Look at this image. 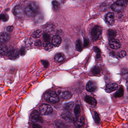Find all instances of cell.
Returning a JSON list of instances; mask_svg holds the SVG:
<instances>
[{
  "label": "cell",
  "mask_w": 128,
  "mask_h": 128,
  "mask_svg": "<svg viewBox=\"0 0 128 128\" xmlns=\"http://www.w3.org/2000/svg\"><path fill=\"white\" fill-rule=\"evenodd\" d=\"M45 99L47 102L51 103H56L60 100L58 95L54 91H50L47 92L44 96Z\"/></svg>",
  "instance_id": "cell-3"
},
{
  "label": "cell",
  "mask_w": 128,
  "mask_h": 128,
  "mask_svg": "<svg viewBox=\"0 0 128 128\" xmlns=\"http://www.w3.org/2000/svg\"><path fill=\"white\" fill-rule=\"evenodd\" d=\"M124 92V90L123 88L122 87H120L118 90L114 94V96L116 98L122 97L123 96Z\"/></svg>",
  "instance_id": "cell-24"
},
{
  "label": "cell",
  "mask_w": 128,
  "mask_h": 128,
  "mask_svg": "<svg viewBox=\"0 0 128 128\" xmlns=\"http://www.w3.org/2000/svg\"><path fill=\"white\" fill-rule=\"evenodd\" d=\"M8 53V48L6 44H0V54L5 55Z\"/></svg>",
  "instance_id": "cell-18"
},
{
  "label": "cell",
  "mask_w": 128,
  "mask_h": 128,
  "mask_svg": "<svg viewBox=\"0 0 128 128\" xmlns=\"http://www.w3.org/2000/svg\"><path fill=\"white\" fill-rule=\"evenodd\" d=\"M76 48L78 52H80L82 50V45L81 42L79 40H77L76 44Z\"/></svg>",
  "instance_id": "cell-28"
},
{
  "label": "cell",
  "mask_w": 128,
  "mask_h": 128,
  "mask_svg": "<svg viewBox=\"0 0 128 128\" xmlns=\"http://www.w3.org/2000/svg\"><path fill=\"white\" fill-rule=\"evenodd\" d=\"M62 42V39L58 35H55L53 36L52 39V43L53 45L55 47H58L60 45Z\"/></svg>",
  "instance_id": "cell-13"
},
{
  "label": "cell",
  "mask_w": 128,
  "mask_h": 128,
  "mask_svg": "<svg viewBox=\"0 0 128 128\" xmlns=\"http://www.w3.org/2000/svg\"><path fill=\"white\" fill-rule=\"evenodd\" d=\"M127 6L126 2L125 0H120L114 2L112 4L111 8L114 12H120L124 10Z\"/></svg>",
  "instance_id": "cell-2"
},
{
  "label": "cell",
  "mask_w": 128,
  "mask_h": 128,
  "mask_svg": "<svg viewBox=\"0 0 128 128\" xmlns=\"http://www.w3.org/2000/svg\"><path fill=\"white\" fill-rule=\"evenodd\" d=\"M62 117L68 122H72L74 120V117L72 114L68 112L63 113L62 114Z\"/></svg>",
  "instance_id": "cell-16"
},
{
  "label": "cell",
  "mask_w": 128,
  "mask_h": 128,
  "mask_svg": "<svg viewBox=\"0 0 128 128\" xmlns=\"http://www.w3.org/2000/svg\"><path fill=\"white\" fill-rule=\"evenodd\" d=\"M101 72V68L98 66H96L92 70V72L94 75H98Z\"/></svg>",
  "instance_id": "cell-27"
},
{
  "label": "cell",
  "mask_w": 128,
  "mask_h": 128,
  "mask_svg": "<svg viewBox=\"0 0 128 128\" xmlns=\"http://www.w3.org/2000/svg\"><path fill=\"white\" fill-rule=\"evenodd\" d=\"M10 36L6 32L0 33V42H7L9 40Z\"/></svg>",
  "instance_id": "cell-17"
},
{
  "label": "cell",
  "mask_w": 128,
  "mask_h": 128,
  "mask_svg": "<svg viewBox=\"0 0 128 128\" xmlns=\"http://www.w3.org/2000/svg\"><path fill=\"white\" fill-rule=\"evenodd\" d=\"M89 44V42L87 39L84 40V45L85 47H87L88 46Z\"/></svg>",
  "instance_id": "cell-41"
},
{
  "label": "cell",
  "mask_w": 128,
  "mask_h": 128,
  "mask_svg": "<svg viewBox=\"0 0 128 128\" xmlns=\"http://www.w3.org/2000/svg\"><path fill=\"white\" fill-rule=\"evenodd\" d=\"M26 51L25 48L24 47H22L20 49L19 51V54L22 55V56H24L26 54Z\"/></svg>",
  "instance_id": "cell-35"
},
{
  "label": "cell",
  "mask_w": 128,
  "mask_h": 128,
  "mask_svg": "<svg viewBox=\"0 0 128 128\" xmlns=\"http://www.w3.org/2000/svg\"></svg>",
  "instance_id": "cell-42"
},
{
  "label": "cell",
  "mask_w": 128,
  "mask_h": 128,
  "mask_svg": "<svg viewBox=\"0 0 128 128\" xmlns=\"http://www.w3.org/2000/svg\"><path fill=\"white\" fill-rule=\"evenodd\" d=\"M66 59V56L62 53H60L56 54L55 55L54 59L58 62H61L64 61Z\"/></svg>",
  "instance_id": "cell-20"
},
{
  "label": "cell",
  "mask_w": 128,
  "mask_h": 128,
  "mask_svg": "<svg viewBox=\"0 0 128 128\" xmlns=\"http://www.w3.org/2000/svg\"><path fill=\"white\" fill-rule=\"evenodd\" d=\"M116 35V32L114 30H109L108 31V36L111 39H114Z\"/></svg>",
  "instance_id": "cell-25"
},
{
  "label": "cell",
  "mask_w": 128,
  "mask_h": 128,
  "mask_svg": "<svg viewBox=\"0 0 128 128\" xmlns=\"http://www.w3.org/2000/svg\"><path fill=\"white\" fill-rule=\"evenodd\" d=\"M58 93L60 97L63 100H68L71 98L72 96V94L69 91H59Z\"/></svg>",
  "instance_id": "cell-7"
},
{
  "label": "cell",
  "mask_w": 128,
  "mask_h": 128,
  "mask_svg": "<svg viewBox=\"0 0 128 128\" xmlns=\"http://www.w3.org/2000/svg\"><path fill=\"white\" fill-rule=\"evenodd\" d=\"M91 36L93 40L96 41L100 38L102 34V28L99 26H96L92 29Z\"/></svg>",
  "instance_id": "cell-4"
},
{
  "label": "cell",
  "mask_w": 128,
  "mask_h": 128,
  "mask_svg": "<svg viewBox=\"0 0 128 128\" xmlns=\"http://www.w3.org/2000/svg\"><path fill=\"white\" fill-rule=\"evenodd\" d=\"M120 55L121 57H124L126 55V52L125 51H122L120 53Z\"/></svg>",
  "instance_id": "cell-40"
},
{
  "label": "cell",
  "mask_w": 128,
  "mask_h": 128,
  "mask_svg": "<svg viewBox=\"0 0 128 128\" xmlns=\"http://www.w3.org/2000/svg\"><path fill=\"white\" fill-rule=\"evenodd\" d=\"M94 120L96 124H99L100 122V119L99 115L96 112H95L94 113Z\"/></svg>",
  "instance_id": "cell-30"
},
{
  "label": "cell",
  "mask_w": 128,
  "mask_h": 128,
  "mask_svg": "<svg viewBox=\"0 0 128 128\" xmlns=\"http://www.w3.org/2000/svg\"><path fill=\"white\" fill-rule=\"evenodd\" d=\"M106 21L108 24L111 25L114 23V15L113 13H108L105 17Z\"/></svg>",
  "instance_id": "cell-14"
},
{
  "label": "cell",
  "mask_w": 128,
  "mask_h": 128,
  "mask_svg": "<svg viewBox=\"0 0 128 128\" xmlns=\"http://www.w3.org/2000/svg\"><path fill=\"white\" fill-rule=\"evenodd\" d=\"M94 50L96 53V56L97 58H99L101 56V51L99 48L97 47L94 48Z\"/></svg>",
  "instance_id": "cell-32"
},
{
  "label": "cell",
  "mask_w": 128,
  "mask_h": 128,
  "mask_svg": "<svg viewBox=\"0 0 128 128\" xmlns=\"http://www.w3.org/2000/svg\"><path fill=\"white\" fill-rule=\"evenodd\" d=\"M118 88L117 84L114 83H109L107 84L106 88V91L107 92H111L116 90Z\"/></svg>",
  "instance_id": "cell-11"
},
{
  "label": "cell",
  "mask_w": 128,
  "mask_h": 128,
  "mask_svg": "<svg viewBox=\"0 0 128 128\" xmlns=\"http://www.w3.org/2000/svg\"><path fill=\"white\" fill-rule=\"evenodd\" d=\"M33 42V41L32 38H28L25 39L24 43L26 46L29 47V46H31V45L32 44Z\"/></svg>",
  "instance_id": "cell-29"
},
{
  "label": "cell",
  "mask_w": 128,
  "mask_h": 128,
  "mask_svg": "<svg viewBox=\"0 0 128 128\" xmlns=\"http://www.w3.org/2000/svg\"><path fill=\"white\" fill-rule=\"evenodd\" d=\"M42 42L40 40H36L35 42L34 45L36 47H39L42 46Z\"/></svg>",
  "instance_id": "cell-36"
},
{
  "label": "cell",
  "mask_w": 128,
  "mask_h": 128,
  "mask_svg": "<svg viewBox=\"0 0 128 128\" xmlns=\"http://www.w3.org/2000/svg\"><path fill=\"white\" fill-rule=\"evenodd\" d=\"M84 100L86 102L94 107L96 106L97 104L96 100L90 96H86L84 98Z\"/></svg>",
  "instance_id": "cell-15"
},
{
  "label": "cell",
  "mask_w": 128,
  "mask_h": 128,
  "mask_svg": "<svg viewBox=\"0 0 128 128\" xmlns=\"http://www.w3.org/2000/svg\"><path fill=\"white\" fill-rule=\"evenodd\" d=\"M84 122V117L82 116H79L77 118V120H76L75 124L78 127H80L82 126Z\"/></svg>",
  "instance_id": "cell-19"
},
{
  "label": "cell",
  "mask_w": 128,
  "mask_h": 128,
  "mask_svg": "<svg viewBox=\"0 0 128 128\" xmlns=\"http://www.w3.org/2000/svg\"><path fill=\"white\" fill-rule=\"evenodd\" d=\"M43 38L46 42H48L50 41V36L49 34L47 33H44L43 34Z\"/></svg>",
  "instance_id": "cell-34"
},
{
  "label": "cell",
  "mask_w": 128,
  "mask_h": 128,
  "mask_svg": "<svg viewBox=\"0 0 128 128\" xmlns=\"http://www.w3.org/2000/svg\"><path fill=\"white\" fill-rule=\"evenodd\" d=\"M32 128H42V126L36 123H33L32 124Z\"/></svg>",
  "instance_id": "cell-38"
},
{
  "label": "cell",
  "mask_w": 128,
  "mask_h": 128,
  "mask_svg": "<svg viewBox=\"0 0 128 128\" xmlns=\"http://www.w3.org/2000/svg\"><path fill=\"white\" fill-rule=\"evenodd\" d=\"M14 27L12 26H9L6 28V30L8 32H11L13 30Z\"/></svg>",
  "instance_id": "cell-39"
},
{
  "label": "cell",
  "mask_w": 128,
  "mask_h": 128,
  "mask_svg": "<svg viewBox=\"0 0 128 128\" xmlns=\"http://www.w3.org/2000/svg\"><path fill=\"white\" fill-rule=\"evenodd\" d=\"M52 5L55 10H58L60 8V5L59 3L56 1H53L52 2Z\"/></svg>",
  "instance_id": "cell-33"
},
{
  "label": "cell",
  "mask_w": 128,
  "mask_h": 128,
  "mask_svg": "<svg viewBox=\"0 0 128 128\" xmlns=\"http://www.w3.org/2000/svg\"><path fill=\"white\" fill-rule=\"evenodd\" d=\"M74 112L75 115L76 116L77 118L80 116V105L78 104H76L75 106Z\"/></svg>",
  "instance_id": "cell-22"
},
{
  "label": "cell",
  "mask_w": 128,
  "mask_h": 128,
  "mask_svg": "<svg viewBox=\"0 0 128 128\" xmlns=\"http://www.w3.org/2000/svg\"><path fill=\"white\" fill-rule=\"evenodd\" d=\"M110 47L114 49H118L121 47V44L119 40L115 39H111L109 41Z\"/></svg>",
  "instance_id": "cell-8"
},
{
  "label": "cell",
  "mask_w": 128,
  "mask_h": 128,
  "mask_svg": "<svg viewBox=\"0 0 128 128\" xmlns=\"http://www.w3.org/2000/svg\"><path fill=\"white\" fill-rule=\"evenodd\" d=\"M31 120L34 122L42 121V118L37 111L34 110L32 112L31 114Z\"/></svg>",
  "instance_id": "cell-10"
},
{
  "label": "cell",
  "mask_w": 128,
  "mask_h": 128,
  "mask_svg": "<svg viewBox=\"0 0 128 128\" xmlns=\"http://www.w3.org/2000/svg\"><path fill=\"white\" fill-rule=\"evenodd\" d=\"M42 30H35L32 34V36L36 38H40L42 35Z\"/></svg>",
  "instance_id": "cell-26"
},
{
  "label": "cell",
  "mask_w": 128,
  "mask_h": 128,
  "mask_svg": "<svg viewBox=\"0 0 128 128\" xmlns=\"http://www.w3.org/2000/svg\"><path fill=\"white\" fill-rule=\"evenodd\" d=\"M97 88V84L94 82L92 81L88 82L86 85V89L87 90L90 92H95Z\"/></svg>",
  "instance_id": "cell-6"
},
{
  "label": "cell",
  "mask_w": 128,
  "mask_h": 128,
  "mask_svg": "<svg viewBox=\"0 0 128 128\" xmlns=\"http://www.w3.org/2000/svg\"><path fill=\"white\" fill-rule=\"evenodd\" d=\"M44 48L46 50L50 51L53 48V46L51 43L48 42H45L43 44Z\"/></svg>",
  "instance_id": "cell-21"
},
{
  "label": "cell",
  "mask_w": 128,
  "mask_h": 128,
  "mask_svg": "<svg viewBox=\"0 0 128 128\" xmlns=\"http://www.w3.org/2000/svg\"><path fill=\"white\" fill-rule=\"evenodd\" d=\"M19 51L18 49H12L9 52L8 57L11 60H16L19 57Z\"/></svg>",
  "instance_id": "cell-9"
},
{
  "label": "cell",
  "mask_w": 128,
  "mask_h": 128,
  "mask_svg": "<svg viewBox=\"0 0 128 128\" xmlns=\"http://www.w3.org/2000/svg\"><path fill=\"white\" fill-rule=\"evenodd\" d=\"M74 103L73 102H70L65 103L63 105V108L66 110H71L72 109L74 106Z\"/></svg>",
  "instance_id": "cell-23"
},
{
  "label": "cell",
  "mask_w": 128,
  "mask_h": 128,
  "mask_svg": "<svg viewBox=\"0 0 128 128\" xmlns=\"http://www.w3.org/2000/svg\"><path fill=\"white\" fill-rule=\"evenodd\" d=\"M40 111L42 115H48L52 112V108L50 105L42 104L40 108Z\"/></svg>",
  "instance_id": "cell-5"
},
{
  "label": "cell",
  "mask_w": 128,
  "mask_h": 128,
  "mask_svg": "<svg viewBox=\"0 0 128 128\" xmlns=\"http://www.w3.org/2000/svg\"><path fill=\"white\" fill-rule=\"evenodd\" d=\"M9 17L6 14H3L0 15V20L3 22H7L8 20Z\"/></svg>",
  "instance_id": "cell-31"
},
{
  "label": "cell",
  "mask_w": 128,
  "mask_h": 128,
  "mask_svg": "<svg viewBox=\"0 0 128 128\" xmlns=\"http://www.w3.org/2000/svg\"><path fill=\"white\" fill-rule=\"evenodd\" d=\"M24 11L20 6H16L14 9V12L15 15L18 18H22L24 14Z\"/></svg>",
  "instance_id": "cell-12"
},
{
  "label": "cell",
  "mask_w": 128,
  "mask_h": 128,
  "mask_svg": "<svg viewBox=\"0 0 128 128\" xmlns=\"http://www.w3.org/2000/svg\"><path fill=\"white\" fill-rule=\"evenodd\" d=\"M42 63L45 68H47L49 66V62L48 60H42Z\"/></svg>",
  "instance_id": "cell-37"
},
{
  "label": "cell",
  "mask_w": 128,
  "mask_h": 128,
  "mask_svg": "<svg viewBox=\"0 0 128 128\" xmlns=\"http://www.w3.org/2000/svg\"><path fill=\"white\" fill-rule=\"evenodd\" d=\"M39 9L36 4L32 3L30 4L25 9V13L29 17H34L39 12Z\"/></svg>",
  "instance_id": "cell-1"
}]
</instances>
